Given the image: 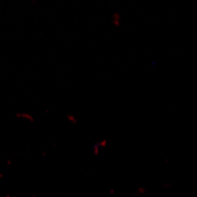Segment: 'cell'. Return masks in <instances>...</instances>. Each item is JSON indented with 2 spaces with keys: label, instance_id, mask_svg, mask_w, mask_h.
<instances>
[{
  "label": "cell",
  "instance_id": "cell-1",
  "mask_svg": "<svg viewBox=\"0 0 197 197\" xmlns=\"http://www.w3.org/2000/svg\"><path fill=\"white\" fill-rule=\"evenodd\" d=\"M119 19H121L119 14H118V13H115V14H113V19H112V23H113V24H115L116 26H119V25H121V24H119V23H121V21H119Z\"/></svg>",
  "mask_w": 197,
  "mask_h": 197
}]
</instances>
